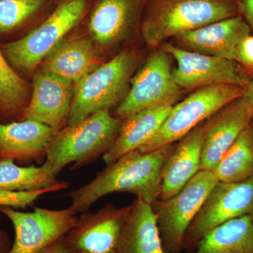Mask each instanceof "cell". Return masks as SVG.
<instances>
[{"instance_id":"obj_6","label":"cell","mask_w":253,"mask_h":253,"mask_svg":"<svg viewBox=\"0 0 253 253\" xmlns=\"http://www.w3.org/2000/svg\"><path fill=\"white\" fill-rule=\"evenodd\" d=\"M86 0L62 3L36 29L18 41L1 45L3 54L13 66L31 73L85 14Z\"/></svg>"},{"instance_id":"obj_10","label":"cell","mask_w":253,"mask_h":253,"mask_svg":"<svg viewBox=\"0 0 253 253\" xmlns=\"http://www.w3.org/2000/svg\"><path fill=\"white\" fill-rule=\"evenodd\" d=\"M0 212L14 228V244L7 253H40L63 237L78 221L71 207L59 210L36 207L33 212H23L0 206Z\"/></svg>"},{"instance_id":"obj_11","label":"cell","mask_w":253,"mask_h":253,"mask_svg":"<svg viewBox=\"0 0 253 253\" xmlns=\"http://www.w3.org/2000/svg\"><path fill=\"white\" fill-rule=\"evenodd\" d=\"M161 49L176 61L174 81L181 89H198L217 84L246 86L251 81L245 68L235 60L208 56L166 44Z\"/></svg>"},{"instance_id":"obj_25","label":"cell","mask_w":253,"mask_h":253,"mask_svg":"<svg viewBox=\"0 0 253 253\" xmlns=\"http://www.w3.org/2000/svg\"><path fill=\"white\" fill-rule=\"evenodd\" d=\"M27 83L10 66L0 51V112L7 116L16 114L26 108Z\"/></svg>"},{"instance_id":"obj_7","label":"cell","mask_w":253,"mask_h":253,"mask_svg":"<svg viewBox=\"0 0 253 253\" xmlns=\"http://www.w3.org/2000/svg\"><path fill=\"white\" fill-rule=\"evenodd\" d=\"M217 181L212 171L199 170L177 194L151 206L166 253H181L188 227Z\"/></svg>"},{"instance_id":"obj_22","label":"cell","mask_w":253,"mask_h":253,"mask_svg":"<svg viewBox=\"0 0 253 253\" xmlns=\"http://www.w3.org/2000/svg\"><path fill=\"white\" fill-rule=\"evenodd\" d=\"M191 253H253V214L217 226L200 240Z\"/></svg>"},{"instance_id":"obj_28","label":"cell","mask_w":253,"mask_h":253,"mask_svg":"<svg viewBox=\"0 0 253 253\" xmlns=\"http://www.w3.org/2000/svg\"><path fill=\"white\" fill-rule=\"evenodd\" d=\"M234 60L243 67L253 70V36L249 35L240 43Z\"/></svg>"},{"instance_id":"obj_15","label":"cell","mask_w":253,"mask_h":253,"mask_svg":"<svg viewBox=\"0 0 253 253\" xmlns=\"http://www.w3.org/2000/svg\"><path fill=\"white\" fill-rule=\"evenodd\" d=\"M251 28L241 15L221 20L176 36L181 49L208 56L234 60L240 43Z\"/></svg>"},{"instance_id":"obj_5","label":"cell","mask_w":253,"mask_h":253,"mask_svg":"<svg viewBox=\"0 0 253 253\" xmlns=\"http://www.w3.org/2000/svg\"><path fill=\"white\" fill-rule=\"evenodd\" d=\"M244 93V86L233 84H217L196 89L184 101L173 106L159 130L138 151L151 152L180 140L221 108L243 96Z\"/></svg>"},{"instance_id":"obj_9","label":"cell","mask_w":253,"mask_h":253,"mask_svg":"<svg viewBox=\"0 0 253 253\" xmlns=\"http://www.w3.org/2000/svg\"><path fill=\"white\" fill-rule=\"evenodd\" d=\"M246 214H253V178L241 182L218 181L188 227L183 249H194L210 231Z\"/></svg>"},{"instance_id":"obj_14","label":"cell","mask_w":253,"mask_h":253,"mask_svg":"<svg viewBox=\"0 0 253 253\" xmlns=\"http://www.w3.org/2000/svg\"><path fill=\"white\" fill-rule=\"evenodd\" d=\"M73 89L72 83L41 70L35 74L33 94L22 120L37 121L61 130L68 126Z\"/></svg>"},{"instance_id":"obj_2","label":"cell","mask_w":253,"mask_h":253,"mask_svg":"<svg viewBox=\"0 0 253 253\" xmlns=\"http://www.w3.org/2000/svg\"><path fill=\"white\" fill-rule=\"evenodd\" d=\"M239 15L234 0H149L141 35L156 48L169 38Z\"/></svg>"},{"instance_id":"obj_20","label":"cell","mask_w":253,"mask_h":253,"mask_svg":"<svg viewBox=\"0 0 253 253\" xmlns=\"http://www.w3.org/2000/svg\"><path fill=\"white\" fill-rule=\"evenodd\" d=\"M118 253H166L151 205L139 199L131 205Z\"/></svg>"},{"instance_id":"obj_1","label":"cell","mask_w":253,"mask_h":253,"mask_svg":"<svg viewBox=\"0 0 253 253\" xmlns=\"http://www.w3.org/2000/svg\"><path fill=\"white\" fill-rule=\"evenodd\" d=\"M173 144L148 153L138 150L118 159L88 184L70 191L71 207L85 212L96 201L113 193H129L152 206L158 200L165 163L172 153Z\"/></svg>"},{"instance_id":"obj_17","label":"cell","mask_w":253,"mask_h":253,"mask_svg":"<svg viewBox=\"0 0 253 253\" xmlns=\"http://www.w3.org/2000/svg\"><path fill=\"white\" fill-rule=\"evenodd\" d=\"M204 123L189 131L174 146L163 167L158 200L177 194L200 170Z\"/></svg>"},{"instance_id":"obj_18","label":"cell","mask_w":253,"mask_h":253,"mask_svg":"<svg viewBox=\"0 0 253 253\" xmlns=\"http://www.w3.org/2000/svg\"><path fill=\"white\" fill-rule=\"evenodd\" d=\"M173 106L158 105L123 118L117 137L102 156L106 166L146 144L159 130Z\"/></svg>"},{"instance_id":"obj_32","label":"cell","mask_w":253,"mask_h":253,"mask_svg":"<svg viewBox=\"0 0 253 253\" xmlns=\"http://www.w3.org/2000/svg\"><path fill=\"white\" fill-rule=\"evenodd\" d=\"M243 96L249 103L253 109V80H251L249 84L244 86V93Z\"/></svg>"},{"instance_id":"obj_24","label":"cell","mask_w":253,"mask_h":253,"mask_svg":"<svg viewBox=\"0 0 253 253\" xmlns=\"http://www.w3.org/2000/svg\"><path fill=\"white\" fill-rule=\"evenodd\" d=\"M66 181H59L43 164L40 167H21L14 160L0 159V191L28 192L63 185Z\"/></svg>"},{"instance_id":"obj_29","label":"cell","mask_w":253,"mask_h":253,"mask_svg":"<svg viewBox=\"0 0 253 253\" xmlns=\"http://www.w3.org/2000/svg\"><path fill=\"white\" fill-rule=\"evenodd\" d=\"M240 15L253 30V0H241L239 4Z\"/></svg>"},{"instance_id":"obj_13","label":"cell","mask_w":253,"mask_h":253,"mask_svg":"<svg viewBox=\"0 0 253 253\" xmlns=\"http://www.w3.org/2000/svg\"><path fill=\"white\" fill-rule=\"evenodd\" d=\"M253 109L244 96L214 113L204 123L200 170L212 171L251 121Z\"/></svg>"},{"instance_id":"obj_27","label":"cell","mask_w":253,"mask_h":253,"mask_svg":"<svg viewBox=\"0 0 253 253\" xmlns=\"http://www.w3.org/2000/svg\"><path fill=\"white\" fill-rule=\"evenodd\" d=\"M68 185L69 184L67 182L63 185L55 186L49 189L28 192H7L0 191V206H6L15 209L29 207L33 206L37 200L39 199L43 195L67 189Z\"/></svg>"},{"instance_id":"obj_23","label":"cell","mask_w":253,"mask_h":253,"mask_svg":"<svg viewBox=\"0 0 253 253\" xmlns=\"http://www.w3.org/2000/svg\"><path fill=\"white\" fill-rule=\"evenodd\" d=\"M212 171L221 182H241L253 178V120Z\"/></svg>"},{"instance_id":"obj_34","label":"cell","mask_w":253,"mask_h":253,"mask_svg":"<svg viewBox=\"0 0 253 253\" xmlns=\"http://www.w3.org/2000/svg\"><path fill=\"white\" fill-rule=\"evenodd\" d=\"M252 120H253V118H252Z\"/></svg>"},{"instance_id":"obj_26","label":"cell","mask_w":253,"mask_h":253,"mask_svg":"<svg viewBox=\"0 0 253 253\" xmlns=\"http://www.w3.org/2000/svg\"><path fill=\"white\" fill-rule=\"evenodd\" d=\"M44 0H0V34L16 29L36 14Z\"/></svg>"},{"instance_id":"obj_21","label":"cell","mask_w":253,"mask_h":253,"mask_svg":"<svg viewBox=\"0 0 253 253\" xmlns=\"http://www.w3.org/2000/svg\"><path fill=\"white\" fill-rule=\"evenodd\" d=\"M136 4L137 0H99L89 23L93 39L103 46L121 39L130 24Z\"/></svg>"},{"instance_id":"obj_4","label":"cell","mask_w":253,"mask_h":253,"mask_svg":"<svg viewBox=\"0 0 253 253\" xmlns=\"http://www.w3.org/2000/svg\"><path fill=\"white\" fill-rule=\"evenodd\" d=\"M134 66V56L123 51L82 78L74 85L68 126L77 124L101 110H109L124 99Z\"/></svg>"},{"instance_id":"obj_3","label":"cell","mask_w":253,"mask_h":253,"mask_svg":"<svg viewBox=\"0 0 253 253\" xmlns=\"http://www.w3.org/2000/svg\"><path fill=\"white\" fill-rule=\"evenodd\" d=\"M122 120L101 110L58 131L46 149L44 166L57 176L68 165L80 169L104 156L117 137Z\"/></svg>"},{"instance_id":"obj_19","label":"cell","mask_w":253,"mask_h":253,"mask_svg":"<svg viewBox=\"0 0 253 253\" xmlns=\"http://www.w3.org/2000/svg\"><path fill=\"white\" fill-rule=\"evenodd\" d=\"M41 63L42 71L75 85L97 66V58L89 40L74 37L60 42Z\"/></svg>"},{"instance_id":"obj_30","label":"cell","mask_w":253,"mask_h":253,"mask_svg":"<svg viewBox=\"0 0 253 253\" xmlns=\"http://www.w3.org/2000/svg\"><path fill=\"white\" fill-rule=\"evenodd\" d=\"M62 238L50 244L40 253H71L63 244Z\"/></svg>"},{"instance_id":"obj_31","label":"cell","mask_w":253,"mask_h":253,"mask_svg":"<svg viewBox=\"0 0 253 253\" xmlns=\"http://www.w3.org/2000/svg\"><path fill=\"white\" fill-rule=\"evenodd\" d=\"M10 248L11 246L9 237L0 225V253H7Z\"/></svg>"},{"instance_id":"obj_33","label":"cell","mask_w":253,"mask_h":253,"mask_svg":"<svg viewBox=\"0 0 253 253\" xmlns=\"http://www.w3.org/2000/svg\"><path fill=\"white\" fill-rule=\"evenodd\" d=\"M234 1H235L238 4H239V3L241 2V0H234Z\"/></svg>"},{"instance_id":"obj_8","label":"cell","mask_w":253,"mask_h":253,"mask_svg":"<svg viewBox=\"0 0 253 253\" xmlns=\"http://www.w3.org/2000/svg\"><path fill=\"white\" fill-rule=\"evenodd\" d=\"M172 56L163 49L155 51L130 80L131 87L116 109L120 119L166 104H174L181 89L173 78Z\"/></svg>"},{"instance_id":"obj_16","label":"cell","mask_w":253,"mask_h":253,"mask_svg":"<svg viewBox=\"0 0 253 253\" xmlns=\"http://www.w3.org/2000/svg\"><path fill=\"white\" fill-rule=\"evenodd\" d=\"M57 131L42 123L21 120L0 123V159L28 163L45 157L46 149Z\"/></svg>"},{"instance_id":"obj_12","label":"cell","mask_w":253,"mask_h":253,"mask_svg":"<svg viewBox=\"0 0 253 253\" xmlns=\"http://www.w3.org/2000/svg\"><path fill=\"white\" fill-rule=\"evenodd\" d=\"M131 206L107 204L97 212H83L62 238L71 253H118L123 229Z\"/></svg>"}]
</instances>
